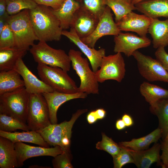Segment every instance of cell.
Returning a JSON list of instances; mask_svg holds the SVG:
<instances>
[{
  "label": "cell",
  "mask_w": 168,
  "mask_h": 168,
  "mask_svg": "<svg viewBox=\"0 0 168 168\" xmlns=\"http://www.w3.org/2000/svg\"><path fill=\"white\" fill-rule=\"evenodd\" d=\"M29 50L38 63L59 67L67 72L69 71L71 61L68 54L64 50L54 49L46 42L42 41L34 44Z\"/></svg>",
  "instance_id": "cell-7"
},
{
  "label": "cell",
  "mask_w": 168,
  "mask_h": 168,
  "mask_svg": "<svg viewBox=\"0 0 168 168\" xmlns=\"http://www.w3.org/2000/svg\"><path fill=\"white\" fill-rule=\"evenodd\" d=\"M135 5L137 10L151 19L168 18V0H144Z\"/></svg>",
  "instance_id": "cell-20"
},
{
  "label": "cell",
  "mask_w": 168,
  "mask_h": 168,
  "mask_svg": "<svg viewBox=\"0 0 168 168\" xmlns=\"http://www.w3.org/2000/svg\"><path fill=\"white\" fill-rule=\"evenodd\" d=\"M143 0H132V3L134 5H135L136 4Z\"/></svg>",
  "instance_id": "cell-48"
},
{
  "label": "cell",
  "mask_w": 168,
  "mask_h": 168,
  "mask_svg": "<svg viewBox=\"0 0 168 168\" xmlns=\"http://www.w3.org/2000/svg\"><path fill=\"white\" fill-rule=\"evenodd\" d=\"M7 19L0 18V33L2 32L5 26L7 23Z\"/></svg>",
  "instance_id": "cell-47"
},
{
  "label": "cell",
  "mask_w": 168,
  "mask_h": 168,
  "mask_svg": "<svg viewBox=\"0 0 168 168\" xmlns=\"http://www.w3.org/2000/svg\"><path fill=\"white\" fill-rule=\"evenodd\" d=\"M38 5H43L51 8L53 10L59 8L65 0H32Z\"/></svg>",
  "instance_id": "cell-39"
},
{
  "label": "cell",
  "mask_w": 168,
  "mask_h": 168,
  "mask_svg": "<svg viewBox=\"0 0 168 168\" xmlns=\"http://www.w3.org/2000/svg\"><path fill=\"white\" fill-rule=\"evenodd\" d=\"M17 129L29 131L27 124L9 116L0 114V130L7 132H15Z\"/></svg>",
  "instance_id": "cell-31"
},
{
  "label": "cell",
  "mask_w": 168,
  "mask_h": 168,
  "mask_svg": "<svg viewBox=\"0 0 168 168\" xmlns=\"http://www.w3.org/2000/svg\"><path fill=\"white\" fill-rule=\"evenodd\" d=\"M102 139L96 144V148L104 151L110 154L113 157L117 155L121 149V146L114 142L111 138L102 133Z\"/></svg>",
  "instance_id": "cell-33"
},
{
  "label": "cell",
  "mask_w": 168,
  "mask_h": 168,
  "mask_svg": "<svg viewBox=\"0 0 168 168\" xmlns=\"http://www.w3.org/2000/svg\"><path fill=\"white\" fill-rule=\"evenodd\" d=\"M44 97L48 106L49 118L51 124L57 123V112L59 107L65 102L74 99H84L87 94L85 92H78L74 93H66L54 91L44 93Z\"/></svg>",
  "instance_id": "cell-18"
},
{
  "label": "cell",
  "mask_w": 168,
  "mask_h": 168,
  "mask_svg": "<svg viewBox=\"0 0 168 168\" xmlns=\"http://www.w3.org/2000/svg\"><path fill=\"white\" fill-rule=\"evenodd\" d=\"M121 146L119 153L113 157L114 168H121L128 163H134L133 159L127 148Z\"/></svg>",
  "instance_id": "cell-37"
},
{
  "label": "cell",
  "mask_w": 168,
  "mask_h": 168,
  "mask_svg": "<svg viewBox=\"0 0 168 168\" xmlns=\"http://www.w3.org/2000/svg\"><path fill=\"white\" fill-rule=\"evenodd\" d=\"M100 68L95 72L98 82L102 83L109 80L120 82L124 77L125 65L121 53H117L104 57Z\"/></svg>",
  "instance_id": "cell-9"
},
{
  "label": "cell",
  "mask_w": 168,
  "mask_h": 168,
  "mask_svg": "<svg viewBox=\"0 0 168 168\" xmlns=\"http://www.w3.org/2000/svg\"><path fill=\"white\" fill-rule=\"evenodd\" d=\"M105 0H82L80 4L85 8L99 18L103 14L106 5Z\"/></svg>",
  "instance_id": "cell-34"
},
{
  "label": "cell",
  "mask_w": 168,
  "mask_h": 168,
  "mask_svg": "<svg viewBox=\"0 0 168 168\" xmlns=\"http://www.w3.org/2000/svg\"><path fill=\"white\" fill-rule=\"evenodd\" d=\"M112 16L111 9L106 6L94 31L88 36L81 39V40L89 47L93 48L101 37L107 35L114 36L119 34L121 31L114 21Z\"/></svg>",
  "instance_id": "cell-11"
},
{
  "label": "cell",
  "mask_w": 168,
  "mask_h": 168,
  "mask_svg": "<svg viewBox=\"0 0 168 168\" xmlns=\"http://www.w3.org/2000/svg\"><path fill=\"white\" fill-rule=\"evenodd\" d=\"M99 20V18L80 4L73 16L70 27L74 30L81 39L84 38L93 33Z\"/></svg>",
  "instance_id": "cell-13"
},
{
  "label": "cell",
  "mask_w": 168,
  "mask_h": 168,
  "mask_svg": "<svg viewBox=\"0 0 168 168\" xmlns=\"http://www.w3.org/2000/svg\"><path fill=\"white\" fill-rule=\"evenodd\" d=\"M152 20L145 14H138L132 11L116 23L121 31L134 32L140 36L146 37Z\"/></svg>",
  "instance_id": "cell-17"
},
{
  "label": "cell",
  "mask_w": 168,
  "mask_h": 168,
  "mask_svg": "<svg viewBox=\"0 0 168 168\" xmlns=\"http://www.w3.org/2000/svg\"><path fill=\"white\" fill-rule=\"evenodd\" d=\"M19 167H21L26 160L30 158L42 156L55 157L62 153L63 150L59 146L53 147H35L24 143L22 142L15 143Z\"/></svg>",
  "instance_id": "cell-14"
},
{
  "label": "cell",
  "mask_w": 168,
  "mask_h": 168,
  "mask_svg": "<svg viewBox=\"0 0 168 168\" xmlns=\"http://www.w3.org/2000/svg\"><path fill=\"white\" fill-rule=\"evenodd\" d=\"M20 74L15 69L0 72V95L25 87Z\"/></svg>",
  "instance_id": "cell-25"
},
{
  "label": "cell",
  "mask_w": 168,
  "mask_h": 168,
  "mask_svg": "<svg viewBox=\"0 0 168 168\" xmlns=\"http://www.w3.org/2000/svg\"><path fill=\"white\" fill-rule=\"evenodd\" d=\"M30 94L25 87L0 95V114L12 117L26 124Z\"/></svg>",
  "instance_id": "cell-4"
},
{
  "label": "cell",
  "mask_w": 168,
  "mask_h": 168,
  "mask_svg": "<svg viewBox=\"0 0 168 168\" xmlns=\"http://www.w3.org/2000/svg\"><path fill=\"white\" fill-rule=\"evenodd\" d=\"M72 156L70 149L63 150V152L55 157L52 161L54 168H72Z\"/></svg>",
  "instance_id": "cell-36"
},
{
  "label": "cell",
  "mask_w": 168,
  "mask_h": 168,
  "mask_svg": "<svg viewBox=\"0 0 168 168\" xmlns=\"http://www.w3.org/2000/svg\"><path fill=\"white\" fill-rule=\"evenodd\" d=\"M29 10H24L19 13L9 16L7 22L12 30L15 38L14 48L29 50L30 46L38 40L30 19Z\"/></svg>",
  "instance_id": "cell-2"
},
{
  "label": "cell",
  "mask_w": 168,
  "mask_h": 168,
  "mask_svg": "<svg viewBox=\"0 0 168 168\" xmlns=\"http://www.w3.org/2000/svg\"><path fill=\"white\" fill-rule=\"evenodd\" d=\"M132 56L137 61L140 74L144 78L149 82L168 83V72L157 59L145 55L138 50Z\"/></svg>",
  "instance_id": "cell-10"
},
{
  "label": "cell",
  "mask_w": 168,
  "mask_h": 168,
  "mask_svg": "<svg viewBox=\"0 0 168 168\" xmlns=\"http://www.w3.org/2000/svg\"><path fill=\"white\" fill-rule=\"evenodd\" d=\"M8 14L13 15L25 9L31 10L38 4L32 0H5Z\"/></svg>",
  "instance_id": "cell-32"
},
{
  "label": "cell",
  "mask_w": 168,
  "mask_h": 168,
  "mask_svg": "<svg viewBox=\"0 0 168 168\" xmlns=\"http://www.w3.org/2000/svg\"><path fill=\"white\" fill-rule=\"evenodd\" d=\"M162 132L158 127L148 135L138 138H133L129 141L122 142L119 144L135 151H141L148 148L152 143H156L162 137Z\"/></svg>",
  "instance_id": "cell-27"
},
{
  "label": "cell",
  "mask_w": 168,
  "mask_h": 168,
  "mask_svg": "<svg viewBox=\"0 0 168 168\" xmlns=\"http://www.w3.org/2000/svg\"><path fill=\"white\" fill-rule=\"evenodd\" d=\"M122 119L124 122L125 124L127 127H129L132 126L133 124V121L132 117L127 114H124L122 118Z\"/></svg>",
  "instance_id": "cell-42"
},
{
  "label": "cell",
  "mask_w": 168,
  "mask_h": 168,
  "mask_svg": "<svg viewBox=\"0 0 168 168\" xmlns=\"http://www.w3.org/2000/svg\"><path fill=\"white\" fill-rule=\"evenodd\" d=\"M126 148L132 156L133 163L138 168H149L155 162L161 166L162 162L160 154L161 150V144L155 143L150 148L141 151H135Z\"/></svg>",
  "instance_id": "cell-19"
},
{
  "label": "cell",
  "mask_w": 168,
  "mask_h": 168,
  "mask_svg": "<svg viewBox=\"0 0 168 168\" xmlns=\"http://www.w3.org/2000/svg\"><path fill=\"white\" fill-rule=\"evenodd\" d=\"M150 110L158 117V128L162 131L161 138L163 140L168 131V98L159 100L154 107Z\"/></svg>",
  "instance_id": "cell-29"
},
{
  "label": "cell",
  "mask_w": 168,
  "mask_h": 168,
  "mask_svg": "<svg viewBox=\"0 0 168 168\" xmlns=\"http://www.w3.org/2000/svg\"><path fill=\"white\" fill-rule=\"evenodd\" d=\"M161 150L166 149L168 148V131L165 138L161 142Z\"/></svg>",
  "instance_id": "cell-46"
},
{
  "label": "cell",
  "mask_w": 168,
  "mask_h": 168,
  "mask_svg": "<svg viewBox=\"0 0 168 168\" xmlns=\"http://www.w3.org/2000/svg\"><path fill=\"white\" fill-rule=\"evenodd\" d=\"M62 35L69 39L85 54L90 62L92 70L94 72H96L100 68L103 58L105 56V49L96 50L89 47L81 40L74 30L71 28L69 31L63 30Z\"/></svg>",
  "instance_id": "cell-16"
},
{
  "label": "cell",
  "mask_w": 168,
  "mask_h": 168,
  "mask_svg": "<svg viewBox=\"0 0 168 168\" xmlns=\"http://www.w3.org/2000/svg\"><path fill=\"white\" fill-rule=\"evenodd\" d=\"M15 45L13 32L7 23L0 33V49L14 48Z\"/></svg>",
  "instance_id": "cell-35"
},
{
  "label": "cell",
  "mask_w": 168,
  "mask_h": 168,
  "mask_svg": "<svg viewBox=\"0 0 168 168\" xmlns=\"http://www.w3.org/2000/svg\"><path fill=\"white\" fill-rule=\"evenodd\" d=\"M155 54L156 59L168 72V54L166 51L165 47H160L157 48Z\"/></svg>",
  "instance_id": "cell-38"
},
{
  "label": "cell",
  "mask_w": 168,
  "mask_h": 168,
  "mask_svg": "<svg viewBox=\"0 0 168 168\" xmlns=\"http://www.w3.org/2000/svg\"><path fill=\"white\" fill-rule=\"evenodd\" d=\"M0 136L9 139L14 143L24 142L36 144L42 147H49L50 145L44 141L40 134L35 130L21 132H7L0 130Z\"/></svg>",
  "instance_id": "cell-24"
},
{
  "label": "cell",
  "mask_w": 168,
  "mask_h": 168,
  "mask_svg": "<svg viewBox=\"0 0 168 168\" xmlns=\"http://www.w3.org/2000/svg\"><path fill=\"white\" fill-rule=\"evenodd\" d=\"M27 50L14 48L0 49V72L13 69L17 62Z\"/></svg>",
  "instance_id": "cell-28"
},
{
  "label": "cell",
  "mask_w": 168,
  "mask_h": 168,
  "mask_svg": "<svg viewBox=\"0 0 168 168\" xmlns=\"http://www.w3.org/2000/svg\"><path fill=\"white\" fill-rule=\"evenodd\" d=\"M105 3L113 12L116 23L130 12L136 10L135 5L126 0H105Z\"/></svg>",
  "instance_id": "cell-30"
},
{
  "label": "cell",
  "mask_w": 168,
  "mask_h": 168,
  "mask_svg": "<svg viewBox=\"0 0 168 168\" xmlns=\"http://www.w3.org/2000/svg\"><path fill=\"white\" fill-rule=\"evenodd\" d=\"M22 77L26 90L30 94L52 92L54 90L39 79L27 68L22 58L17 62L14 68Z\"/></svg>",
  "instance_id": "cell-15"
},
{
  "label": "cell",
  "mask_w": 168,
  "mask_h": 168,
  "mask_svg": "<svg viewBox=\"0 0 168 168\" xmlns=\"http://www.w3.org/2000/svg\"><path fill=\"white\" fill-rule=\"evenodd\" d=\"M29 11L31 23L38 40L46 42L60 40L63 30L51 8L38 5L35 8Z\"/></svg>",
  "instance_id": "cell-1"
},
{
  "label": "cell",
  "mask_w": 168,
  "mask_h": 168,
  "mask_svg": "<svg viewBox=\"0 0 168 168\" xmlns=\"http://www.w3.org/2000/svg\"><path fill=\"white\" fill-rule=\"evenodd\" d=\"M82 54L80 51L73 49H70L68 53L72 67L80 80L78 92L98 94L99 82L95 72L91 69L88 59L83 57Z\"/></svg>",
  "instance_id": "cell-6"
},
{
  "label": "cell",
  "mask_w": 168,
  "mask_h": 168,
  "mask_svg": "<svg viewBox=\"0 0 168 168\" xmlns=\"http://www.w3.org/2000/svg\"><path fill=\"white\" fill-rule=\"evenodd\" d=\"M37 69L40 79L55 91L70 94L79 92L75 82L62 68L38 63Z\"/></svg>",
  "instance_id": "cell-5"
},
{
  "label": "cell",
  "mask_w": 168,
  "mask_h": 168,
  "mask_svg": "<svg viewBox=\"0 0 168 168\" xmlns=\"http://www.w3.org/2000/svg\"><path fill=\"white\" fill-rule=\"evenodd\" d=\"M80 7V3L75 0H65L59 8L55 10L52 9L63 30L70 27L73 16Z\"/></svg>",
  "instance_id": "cell-23"
},
{
  "label": "cell",
  "mask_w": 168,
  "mask_h": 168,
  "mask_svg": "<svg viewBox=\"0 0 168 168\" xmlns=\"http://www.w3.org/2000/svg\"><path fill=\"white\" fill-rule=\"evenodd\" d=\"M139 91L141 95L152 109L160 100L168 98V90L159 86L144 82L140 85Z\"/></svg>",
  "instance_id": "cell-26"
},
{
  "label": "cell",
  "mask_w": 168,
  "mask_h": 168,
  "mask_svg": "<svg viewBox=\"0 0 168 168\" xmlns=\"http://www.w3.org/2000/svg\"><path fill=\"white\" fill-rule=\"evenodd\" d=\"M9 16L7 11L5 0H0V18L7 19Z\"/></svg>",
  "instance_id": "cell-40"
},
{
  "label": "cell",
  "mask_w": 168,
  "mask_h": 168,
  "mask_svg": "<svg viewBox=\"0 0 168 168\" xmlns=\"http://www.w3.org/2000/svg\"><path fill=\"white\" fill-rule=\"evenodd\" d=\"M162 153L161 155L162 168H168V148L162 150Z\"/></svg>",
  "instance_id": "cell-41"
},
{
  "label": "cell",
  "mask_w": 168,
  "mask_h": 168,
  "mask_svg": "<svg viewBox=\"0 0 168 168\" xmlns=\"http://www.w3.org/2000/svg\"><path fill=\"white\" fill-rule=\"evenodd\" d=\"M115 126L116 128L119 130H121L124 129L126 126L123 120L119 119L116 123Z\"/></svg>",
  "instance_id": "cell-45"
},
{
  "label": "cell",
  "mask_w": 168,
  "mask_h": 168,
  "mask_svg": "<svg viewBox=\"0 0 168 168\" xmlns=\"http://www.w3.org/2000/svg\"><path fill=\"white\" fill-rule=\"evenodd\" d=\"M148 33L152 39L153 47L157 49L168 45V18L165 20L152 19Z\"/></svg>",
  "instance_id": "cell-21"
},
{
  "label": "cell",
  "mask_w": 168,
  "mask_h": 168,
  "mask_svg": "<svg viewBox=\"0 0 168 168\" xmlns=\"http://www.w3.org/2000/svg\"><path fill=\"white\" fill-rule=\"evenodd\" d=\"M127 1H128L129 2H132V0H126Z\"/></svg>",
  "instance_id": "cell-49"
},
{
  "label": "cell",
  "mask_w": 168,
  "mask_h": 168,
  "mask_svg": "<svg viewBox=\"0 0 168 168\" xmlns=\"http://www.w3.org/2000/svg\"><path fill=\"white\" fill-rule=\"evenodd\" d=\"M95 111L98 119H103L106 114V111L103 109H98Z\"/></svg>",
  "instance_id": "cell-44"
},
{
  "label": "cell",
  "mask_w": 168,
  "mask_h": 168,
  "mask_svg": "<svg viewBox=\"0 0 168 168\" xmlns=\"http://www.w3.org/2000/svg\"><path fill=\"white\" fill-rule=\"evenodd\" d=\"M87 109L78 110L69 121L59 124H51L44 128L36 131L50 146H60L63 150L70 149L72 128L76 121Z\"/></svg>",
  "instance_id": "cell-3"
},
{
  "label": "cell",
  "mask_w": 168,
  "mask_h": 168,
  "mask_svg": "<svg viewBox=\"0 0 168 168\" xmlns=\"http://www.w3.org/2000/svg\"><path fill=\"white\" fill-rule=\"evenodd\" d=\"M87 119L89 124L95 123L98 119L95 111L90 112L87 115Z\"/></svg>",
  "instance_id": "cell-43"
},
{
  "label": "cell",
  "mask_w": 168,
  "mask_h": 168,
  "mask_svg": "<svg viewBox=\"0 0 168 168\" xmlns=\"http://www.w3.org/2000/svg\"><path fill=\"white\" fill-rule=\"evenodd\" d=\"M27 123L31 130L37 131L50 124L47 102L41 94H30Z\"/></svg>",
  "instance_id": "cell-8"
},
{
  "label": "cell",
  "mask_w": 168,
  "mask_h": 168,
  "mask_svg": "<svg viewBox=\"0 0 168 168\" xmlns=\"http://www.w3.org/2000/svg\"><path fill=\"white\" fill-rule=\"evenodd\" d=\"M18 167L15 143L0 136V167L13 168Z\"/></svg>",
  "instance_id": "cell-22"
},
{
  "label": "cell",
  "mask_w": 168,
  "mask_h": 168,
  "mask_svg": "<svg viewBox=\"0 0 168 168\" xmlns=\"http://www.w3.org/2000/svg\"><path fill=\"white\" fill-rule=\"evenodd\" d=\"M114 51L123 53L128 57L132 56L138 49L150 45L151 41L146 37L138 36L132 33L121 32L114 36Z\"/></svg>",
  "instance_id": "cell-12"
}]
</instances>
